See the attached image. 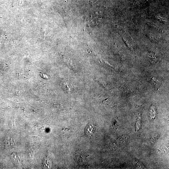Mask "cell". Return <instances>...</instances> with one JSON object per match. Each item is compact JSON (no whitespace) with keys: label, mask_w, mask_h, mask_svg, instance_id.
<instances>
[{"label":"cell","mask_w":169,"mask_h":169,"mask_svg":"<svg viewBox=\"0 0 169 169\" xmlns=\"http://www.w3.org/2000/svg\"><path fill=\"white\" fill-rule=\"evenodd\" d=\"M96 128L95 126L92 125H88L85 129V132L87 135L89 137H92L96 133Z\"/></svg>","instance_id":"obj_1"},{"label":"cell","mask_w":169,"mask_h":169,"mask_svg":"<svg viewBox=\"0 0 169 169\" xmlns=\"http://www.w3.org/2000/svg\"><path fill=\"white\" fill-rule=\"evenodd\" d=\"M149 56L151 61L154 62H156L157 61V59L155 57V55L153 54H150L149 55Z\"/></svg>","instance_id":"obj_2"}]
</instances>
